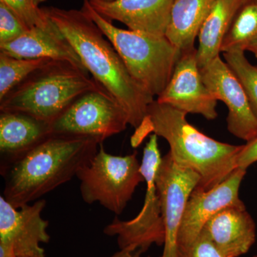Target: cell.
<instances>
[{
	"label": "cell",
	"instance_id": "obj_1",
	"mask_svg": "<svg viewBox=\"0 0 257 257\" xmlns=\"http://www.w3.org/2000/svg\"><path fill=\"white\" fill-rule=\"evenodd\" d=\"M73 47L93 79L114 97L135 130L155 101L128 72L124 61L100 29L82 10L42 8Z\"/></svg>",
	"mask_w": 257,
	"mask_h": 257
},
{
	"label": "cell",
	"instance_id": "obj_2",
	"mask_svg": "<svg viewBox=\"0 0 257 257\" xmlns=\"http://www.w3.org/2000/svg\"><path fill=\"white\" fill-rule=\"evenodd\" d=\"M187 114L154 101L149 106L147 117L132 136L131 145L138 147L152 134L165 139L174 162L200 177L197 189L209 190L238 168V156L243 145H229L209 138L189 123Z\"/></svg>",
	"mask_w": 257,
	"mask_h": 257
},
{
	"label": "cell",
	"instance_id": "obj_3",
	"mask_svg": "<svg viewBox=\"0 0 257 257\" xmlns=\"http://www.w3.org/2000/svg\"><path fill=\"white\" fill-rule=\"evenodd\" d=\"M101 143L87 137L51 135L1 170L3 197L17 209L38 200L76 177Z\"/></svg>",
	"mask_w": 257,
	"mask_h": 257
},
{
	"label": "cell",
	"instance_id": "obj_4",
	"mask_svg": "<svg viewBox=\"0 0 257 257\" xmlns=\"http://www.w3.org/2000/svg\"><path fill=\"white\" fill-rule=\"evenodd\" d=\"M88 74L56 61L11 91L0 101V110L23 113L51 124L83 94L104 89Z\"/></svg>",
	"mask_w": 257,
	"mask_h": 257
},
{
	"label": "cell",
	"instance_id": "obj_5",
	"mask_svg": "<svg viewBox=\"0 0 257 257\" xmlns=\"http://www.w3.org/2000/svg\"><path fill=\"white\" fill-rule=\"evenodd\" d=\"M81 10L109 40L139 85L158 97L170 82L182 52L166 37L116 28L98 13L89 0H84Z\"/></svg>",
	"mask_w": 257,
	"mask_h": 257
},
{
	"label": "cell",
	"instance_id": "obj_6",
	"mask_svg": "<svg viewBox=\"0 0 257 257\" xmlns=\"http://www.w3.org/2000/svg\"><path fill=\"white\" fill-rule=\"evenodd\" d=\"M76 177L84 202H98L116 215L123 212L139 184L145 182L137 152L115 156L104 150L102 143Z\"/></svg>",
	"mask_w": 257,
	"mask_h": 257
},
{
	"label": "cell",
	"instance_id": "obj_7",
	"mask_svg": "<svg viewBox=\"0 0 257 257\" xmlns=\"http://www.w3.org/2000/svg\"><path fill=\"white\" fill-rule=\"evenodd\" d=\"M162 159L158 136L152 134L144 148L141 162V172L147 186L141 211L128 221L115 218L104 229L107 236H116L120 249L130 248L143 253L152 244L162 246L165 243V225L156 184Z\"/></svg>",
	"mask_w": 257,
	"mask_h": 257
},
{
	"label": "cell",
	"instance_id": "obj_8",
	"mask_svg": "<svg viewBox=\"0 0 257 257\" xmlns=\"http://www.w3.org/2000/svg\"><path fill=\"white\" fill-rule=\"evenodd\" d=\"M126 111L105 89L85 93L50 124L52 135L87 137L103 143L124 132Z\"/></svg>",
	"mask_w": 257,
	"mask_h": 257
},
{
	"label": "cell",
	"instance_id": "obj_9",
	"mask_svg": "<svg viewBox=\"0 0 257 257\" xmlns=\"http://www.w3.org/2000/svg\"><path fill=\"white\" fill-rule=\"evenodd\" d=\"M200 182L195 172L176 164L170 154L162 159L156 176L165 225L162 257H178V234L189 198Z\"/></svg>",
	"mask_w": 257,
	"mask_h": 257
},
{
	"label": "cell",
	"instance_id": "obj_10",
	"mask_svg": "<svg viewBox=\"0 0 257 257\" xmlns=\"http://www.w3.org/2000/svg\"><path fill=\"white\" fill-rule=\"evenodd\" d=\"M45 199L15 208L0 196V244L13 250L17 257H45L41 243L50 241L48 221L42 218Z\"/></svg>",
	"mask_w": 257,
	"mask_h": 257
},
{
	"label": "cell",
	"instance_id": "obj_11",
	"mask_svg": "<svg viewBox=\"0 0 257 257\" xmlns=\"http://www.w3.org/2000/svg\"><path fill=\"white\" fill-rule=\"evenodd\" d=\"M200 72L209 92L229 109L226 123L229 133L246 143L257 138L256 116L241 83L226 62L216 57Z\"/></svg>",
	"mask_w": 257,
	"mask_h": 257
},
{
	"label": "cell",
	"instance_id": "obj_12",
	"mask_svg": "<svg viewBox=\"0 0 257 257\" xmlns=\"http://www.w3.org/2000/svg\"><path fill=\"white\" fill-rule=\"evenodd\" d=\"M157 101L207 120L217 117L218 100L203 82L195 48L182 52L170 82Z\"/></svg>",
	"mask_w": 257,
	"mask_h": 257
},
{
	"label": "cell",
	"instance_id": "obj_13",
	"mask_svg": "<svg viewBox=\"0 0 257 257\" xmlns=\"http://www.w3.org/2000/svg\"><path fill=\"white\" fill-rule=\"evenodd\" d=\"M246 169L238 167L221 183L209 190L196 188L189 198L178 234V248L192 244L204 225L224 208L245 207L239 198V188Z\"/></svg>",
	"mask_w": 257,
	"mask_h": 257
},
{
	"label": "cell",
	"instance_id": "obj_14",
	"mask_svg": "<svg viewBox=\"0 0 257 257\" xmlns=\"http://www.w3.org/2000/svg\"><path fill=\"white\" fill-rule=\"evenodd\" d=\"M103 18L124 24L130 30L150 36L166 37L175 0L89 1Z\"/></svg>",
	"mask_w": 257,
	"mask_h": 257
},
{
	"label": "cell",
	"instance_id": "obj_15",
	"mask_svg": "<svg viewBox=\"0 0 257 257\" xmlns=\"http://www.w3.org/2000/svg\"><path fill=\"white\" fill-rule=\"evenodd\" d=\"M202 231L223 257H239L256 241V224L246 207L224 208L212 216Z\"/></svg>",
	"mask_w": 257,
	"mask_h": 257
},
{
	"label": "cell",
	"instance_id": "obj_16",
	"mask_svg": "<svg viewBox=\"0 0 257 257\" xmlns=\"http://www.w3.org/2000/svg\"><path fill=\"white\" fill-rule=\"evenodd\" d=\"M0 52L18 59H50L87 72L73 47L55 24L29 30L14 41L0 45Z\"/></svg>",
	"mask_w": 257,
	"mask_h": 257
},
{
	"label": "cell",
	"instance_id": "obj_17",
	"mask_svg": "<svg viewBox=\"0 0 257 257\" xmlns=\"http://www.w3.org/2000/svg\"><path fill=\"white\" fill-rule=\"evenodd\" d=\"M52 135L49 123L23 113L1 111V170Z\"/></svg>",
	"mask_w": 257,
	"mask_h": 257
},
{
	"label": "cell",
	"instance_id": "obj_18",
	"mask_svg": "<svg viewBox=\"0 0 257 257\" xmlns=\"http://www.w3.org/2000/svg\"><path fill=\"white\" fill-rule=\"evenodd\" d=\"M246 0H215L198 37L197 60L199 69L219 57L221 45L235 15Z\"/></svg>",
	"mask_w": 257,
	"mask_h": 257
},
{
	"label": "cell",
	"instance_id": "obj_19",
	"mask_svg": "<svg viewBox=\"0 0 257 257\" xmlns=\"http://www.w3.org/2000/svg\"><path fill=\"white\" fill-rule=\"evenodd\" d=\"M215 0H175L165 36L181 52L194 47V41Z\"/></svg>",
	"mask_w": 257,
	"mask_h": 257
},
{
	"label": "cell",
	"instance_id": "obj_20",
	"mask_svg": "<svg viewBox=\"0 0 257 257\" xmlns=\"http://www.w3.org/2000/svg\"><path fill=\"white\" fill-rule=\"evenodd\" d=\"M257 42V0H246L235 15L221 45V52L247 51Z\"/></svg>",
	"mask_w": 257,
	"mask_h": 257
},
{
	"label": "cell",
	"instance_id": "obj_21",
	"mask_svg": "<svg viewBox=\"0 0 257 257\" xmlns=\"http://www.w3.org/2000/svg\"><path fill=\"white\" fill-rule=\"evenodd\" d=\"M54 62L45 58H15L0 52V101L32 74Z\"/></svg>",
	"mask_w": 257,
	"mask_h": 257
},
{
	"label": "cell",
	"instance_id": "obj_22",
	"mask_svg": "<svg viewBox=\"0 0 257 257\" xmlns=\"http://www.w3.org/2000/svg\"><path fill=\"white\" fill-rule=\"evenodd\" d=\"M223 56L225 62L241 83L257 118V66L248 62L243 50H231L224 52Z\"/></svg>",
	"mask_w": 257,
	"mask_h": 257
},
{
	"label": "cell",
	"instance_id": "obj_23",
	"mask_svg": "<svg viewBox=\"0 0 257 257\" xmlns=\"http://www.w3.org/2000/svg\"><path fill=\"white\" fill-rule=\"evenodd\" d=\"M14 13L28 30L47 28L52 24L43 9L39 8L32 0H0Z\"/></svg>",
	"mask_w": 257,
	"mask_h": 257
},
{
	"label": "cell",
	"instance_id": "obj_24",
	"mask_svg": "<svg viewBox=\"0 0 257 257\" xmlns=\"http://www.w3.org/2000/svg\"><path fill=\"white\" fill-rule=\"evenodd\" d=\"M28 30L14 13L0 2V45L14 41Z\"/></svg>",
	"mask_w": 257,
	"mask_h": 257
},
{
	"label": "cell",
	"instance_id": "obj_25",
	"mask_svg": "<svg viewBox=\"0 0 257 257\" xmlns=\"http://www.w3.org/2000/svg\"><path fill=\"white\" fill-rule=\"evenodd\" d=\"M178 257H223L207 234L202 231L195 241L187 246L179 248Z\"/></svg>",
	"mask_w": 257,
	"mask_h": 257
},
{
	"label": "cell",
	"instance_id": "obj_26",
	"mask_svg": "<svg viewBox=\"0 0 257 257\" xmlns=\"http://www.w3.org/2000/svg\"><path fill=\"white\" fill-rule=\"evenodd\" d=\"M257 162V138L243 145L238 156V167L246 169Z\"/></svg>",
	"mask_w": 257,
	"mask_h": 257
},
{
	"label": "cell",
	"instance_id": "obj_27",
	"mask_svg": "<svg viewBox=\"0 0 257 257\" xmlns=\"http://www.w3.org/2000/svg\"><path fill=\"white\" fill-rule=\"evenodd\" d=\"M136 251L130 248H124V249H120L119 251L109 257H134Z\"/></svg>",
	"mask_w": 257,
	"mask_h": 257
},
{
	"label": "cell",
	"instance_id": "obj_28",
	"mask_svg": "<svg viewBox=\"0 0 257 257\" xmlns=\"http://www.w3.org/2000/svg\"><path fill=\"white\" fill-rule=\"evenodd\" d=\"M248 52H252L253 55H255V57L257 58V42H255L254 44H253L252 45H251L247 50Z\"/></svg>",
	"mask_w": 257,
	"mask_h": 257
},
{
	"label": "cell",
	"instance_id": "obj_29",
	"mask_svg": "<svg viewBox=\"0 0 257 257\" xmlns=\"http://www.w3.org/2000/svg\"><path fill=\"white\" fill-rule=\"evenodd\" d=\"M33 3H35V5H39L40 3H43L45 0H32Z\"/></svg>",
	"mask_w": 257,
	"mask_h": 257
},
{
	"label": "cell",
	"instance_id": "obj_30",
	"mask_svg": "<svg viewBox=\"0 0 257 257\" xmlns=\"http://www.w3.org/2000/svg\"><path fill=\"white\" fill-rule=\"evenodd\" d=\"M142 253H143V252H142V251H139V250H138V251H136V253H135V256H134V257H142ZM147 257H150V256H147Z\"/></svg>",
	"mask_w": 257,
	"mask_h": 257
},
{
	"label": "cell",
	"instance_id": "obj_31",
	"mask_svg": "<svg viewBox=\"0 0 257 257\" xmlns=\"http://www.w3.org/2000/svg\"><path fill=\"white\" fill-rule=\"evenodd\" d=\"M89 1H100L105 2V3H109V2L114 1V0H89Z\"/></svg>",
	"mask_w": 257,
	"mask_h": 257
},
{
	"label": "cell",
	"instance_id": "obj_32",
	"mask_svg": "<svg viewBox=\"0 0 257 257\" xmlns=\"http://www.w3.org/2000/svg\"><path fill=\"white\" fill-rule=\"evenodd\" d=\"M253 257H257V255H256V256H253Z\"/></svg>",
	"mask_w": 257,
	"mask_h": 257
}]
</instances>
